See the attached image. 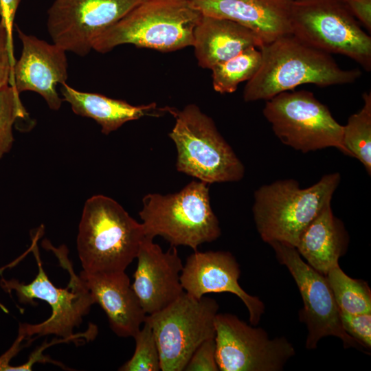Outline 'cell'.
Returning <instances> with one entry per match:
<instances>
[{
	"instance_id": "obj_31",
	"label": "cell",
	"mask_w": 371,
	"mask_h": 371,
	"mask_svg": "<svg viewBox=\"0 0 371 371\" xmlns=\"http://www.w3.org/2000/svg\"><path fill=\"white\" fill-rule=\"evenodd\" d=\"M20 1L21 0H0L1 20L5 22L11 33Z\"/></svg>"
},
{
	"instance_id": "obj_30",
	"label": "cell",
	"mask_w": 371,
	"mask_h": 371,
	"mask_svg": "<svg viewBox=\"0 0 371 371\" xmlns=\"http://www.w3.org/2000/svg\"><path fill=\"white\" fill-rule=\"evenodd\" d=\"M355 19L371 31V0H345Z\"/></svg>"
},
{
	"instance_id": "obj_1",
	"label": "cell",
	"mask_w": 371,
	"mask_h": 371,
	"mask_svg": "<svg viewBox=\"0 0 371 371\" xmlns=\"http://www.w3.org/2000/svg\"><path fill=\"white\" fill-rule=\"evenodd\" d=\"M260 68L247 81L245 102L268 100L304 84L318 87L352 83L361 75L358 69L341 68L330 54L316 49L291 34L262 44Z\"/></svg>"
},
{
	"instance_id": "obj_2",
	"label": "cell",
	"mask_w": 371,
	"mask_h": 371,
	"mask_svg": "<svg viewBox=\"0 0 371 371\" xmlns=\"http://www.w3.org/2000/svg\"><path fill=\"white\" fill-rule=\"evenodd\" d=\"M142 223L114 199L102 194L88 199L78 227L77 249L83 271H125L145 238Z\"/></svg>"
},
{
	"instance_id": "obj_13",
	"label": "cell",
	"mask_w": 371,
	"mask_h": 371,
	"mask_svg": "<svg viewBox=\"0 0 371 371\" xmlns=\"http://www.w3.org/2000/svg\"><path fill=\"white\" fill-rule=\"evenodd\" d=\"M144 0H54L47 10L52 42L80 56L93 41Z\"/></svg>"
},
{
	"instance_id": "obj_7",
	"label": "cell",
	"mask_w": 371,
	"mask_h": 371,
	"mask_svg": "<svg viewBox=\"0 0 371 371\" xmlns=\"http://www.w3.org/2000/svg\"><path fill=\"white\" fill-rule=\"evenodd\" d=\"M36 235L31 247L38 269L36 278L29 284L20 282L16 279L6 280L2 278L0 286L9 293L14 291L20 303L34 304V299H38L47 302L51 306V316L42 323L19 324V335L23 340L29 341L33 336L37 337L54 335L67 341H74L77 336L74 335L73 330L81 324L82 317L89 312L91 306L95 303L94 300L80 277L74 272L65 247L56 248L45 240L44 247L54 252L70 275L69 283L66 289L58 288L52 283L43 267Z\"/></svg>"
},
{
	"instance_id": "obj_17",
	"label": "cell",
	"mask_w": 371,
	"mask_h": 371,
	"mask_svg": "<svg viewBox=\"0 0 371 371\" xmlns=\"http://www.w3.org/2000/svg\"><path fill=\"white\" fill-rule=\"evenodd\" d=\"M202 14L236 22L268 43L291 34L293 0H190Z\"/></svg>"
},
{
	"instance_id": "obj_5",
	"label": "cell",
	"mask_w": 371,
	"mask_h": 371,
	"mask_svg": "<svg viewBox=\"0 0 371 371\" xmlns=\"http://www.w3.org/2000/svg\"><path fill=\"white\" fill-rule=\"evenodd\" d=\"M142 204L139 215L146 237L159 236L172 247L183 245L196 251L200 245L221 236L206 183L192 181L174 194H148Z\"/></svg>"
},
{
	"instance_id": "obj_10",
	"label": "cell",
	"mask_w": 371,
	"mask_h": 371,
	"mask_svg": "<svg viewBox=\"0 0 371 371\" xmlns=\"http://www.w3.org/2000/svg\"><path fill=\"white\" fill-rule=\"evenodd\" d=\"M262 113L286 146L304 153L329 147L344 153L343 125L311 91L280 93L266 101Z\"/></svg>"
},
{
	"instance_id": "obj_14",
	"label": "cell",
	"mask_w": 371,
	"mask_h": 371,
	"mask_svg": "<svg viewBox=\"0 0 371 371\" xmlns=\"http://www.w3.org/2000/svg\"><path fill=\"white\" fill-rule=\"evenodd\" d=\"M240 276L239 265L230 252L196 250L187 258L180 281L184 291L196 298L211 293L236 295L247 308L251 325L256 326L265 312V304L242 289Z\"/></svg>"
},
{
	"instance_id": "obj_11",
	"label": "cell",
	"mask_w": 371,
	"mask_h": 371,
	"mask_svg": "<svg viewBox=\"0 0 371 371\" xmlns=\"http://www.w3.org/2000/svg\"><path fill=\"white\" fill-rule=\"evenodd\" d=\"M216 360L221 371H280L295 355L284 337L269 339L236 315L217 313L214 319Z\"/></svg>"
},
{
	"instance_id": "obj_9",
	"label": "cell",
	"mask_w": 371,
	"mask_h": 371,
	"mask_svg": "<svg viewBox=\"0 0 371 371\" xmlns=\"http://www.w3.org/2000/svg\"><path fill=\"white\" fill-rule=\"evenodd\" d=\"M217 302L184 293L164 309L147 315L157 342L161 370L183 371L194 350L214 338Z\"/></svg>"
},
{
	"instance_id": "obj_27",
	"label": "cell",
	"mask_w": 371,
	"mask_h": 371,
	"mask_svg": "<svg viewBox=\"0 0 371 371\" xmlns=\"http://www.w3.org/2000/svg\"><path fill=\"white\" fill-rule=\"evenodd\" d=\"M344 330L363 348L371 347V313L349 314L339 311Z\"/></svg>"
},
{
	"instance_id": "obj_12",
	"label": "cell",
	"mask_w": 371,
	"mask_h": 371,
	"mask_svg": "<svg viewBox=\"0 0 371 371\" xmlns=\"http://www.w3.org/2000/svg\"><path fill=\"white\" fill-rule=\"evenodd\" d=\"M281 265L293 278L303 301L300 319L307 328L306 347L315 349L327 336L341 339L345 348H363L343 328L339 309L326 276L304 262L296 248L280 242L269 243Z\"/></svg>"
},
{
	"instance_id": "obj_25",
	"label": "cell",
	"mask_w": 371,
	"mask_h": 371,
	"mask_svg": "<svg viewBox=\"0 0 371 371\" xmlns=\"http://www.w3.org/2000/svg\"><path fill=\"white\" fill-rule=\"evenodd\" d=\"M135 349L132 357L118 370L120 371H159V353L153 329L147 321L133 337Z\"/></svg>"
},
{
	"instance_id": "obj_23",
	"label": "cell",
	"mask_w": 371,
	"mask_h": 371,
	"mask_svg": "<svg viewBox=\"0 0 371 371\" xmlns=\"http://www.w3.org/2000/svg\"><path fill=\"white\" fill-rule=\"evenodd\" d=\"M262 61L260 49L250 47L233 58L214 66L212 85L220 93L234 92L238 85L252 78L258 71Z\"/></svg>"
},
{
	"instance_id": "obj_6",
	"label": "cell",
	"mask_w": 371,
	"mask_h": 371,
	"mask_svg": "<svg viewBox=\"0 0 371 371\" xmlns=\"http://www.w3.org/2000/svg\"><path fill=\"white\" fill-rule=\"evenodd\" d=\"M175 119L168 136L175 143L178 171L207 184L238 181L245 167L214 120L194 104L181 110L164 108Z\"/></svg>"
},
{
	"instance_id": "obj_16",
	"label": "cell",
	"mask_w": 371,
	"mask_h": 371,
	"mask_svg": "<svg viewBox=\"0 0 371 371\" xmlns=\"http://www.w3.org/2000/svg\"><path fill=\"white\" fill-rule=\"evenodd\" d=\"M136 258L131 285L146 315L164 309L184 293L180 281L183 265L176 247L164 251L145 237Z\"/></svg>"
},
{
	"instance_id": "obj_24",
	"label": "cell",
	"mask_w": 371,
	"mask_h": 371,
	"mask_svg": "<svg viewBox=\"0 0 371 371\" xmlns=\"http://www.w3.org/2000/svg\"><path fill=\"white\" fill-rule=\"evenodd\" d=\"M326 277L340 311L371 313V290L366 282L349 277L339 265L332 267Z\"/></svg>"
},
{
	"instance_id": "obj_28",
	"label": "cell",
	"mask_w": 371,
	"mask_h": 371,
	"mask_svg": "<svg viewBox=\"0 0 371 371\" xmlns=\"http://www.w3.org/2000/svg\"><path fill=\"white\" fill-rule=\"evenodd\" d=\"M12 33L4 21L0 20V90L12 85V70L15 63Z\"/></svg>"
},
{
	"instance_id": "obj_18",
	"label": "cell",
	"mask_w": 371,
	"mask_h": 371,
	"mask_svg": "<svg viewBox=\"0 0 371 371\" xmlns=\"http://www.w3.org/2000/svg\"><path fill=\"white\" fill-rule=\"evenodd\" d=\"M79 277L106 313L111 330L119 337H133L147 315L125 271L91 273L82 270Z\"/></svg>"
},
{
	"instance_id": "obj_21",
	"label": "cell",
	"mask_w": 371,
	"mask_h": 371,
	"mask_svg": "<svg viewBox=\"0 0 371 371\" xmlns=\"http://www.w3.org/2000/svg\"><path fill=\"white\" fill-rule=\"evenodd\" d=\"M60 92L63 100L70 104L76 114L94 120L104 135L116 131L127 122L153 115V111L159 109L155 102L134 106L104 95L78 91L66 82L61 85Z\"/></svg>"
},
{
	"instance_id": "obj_8",
	"label": "cell",
	"mask_w": 371,
	"mask_h": 371,
	"mask_svg": "<svg viewBox=\"0 0 371 371\" xmlns=\"http://www.w3.org/2000/svg\"><path fill=\"white\" fill-rule=\"evenodd\" d=\"M291 34L328 54L347 56L371 69V38L361 27L345 0H293Z\"/></svg>"
},
{
	"instance_id": "obj_4",
	"label": "cell",
	"mask_w": 371,
	"mask_h": 371,
	"mask_svg": "<svg viewBox=\"0 0 371 371\" xmlns=\"http://www.w3.org/2000/svg\"><path fill=\"white\" fill-rule=\"evenodd\" d=\"M340 181V174L334 172L306 188H301L294 179L260 186L254 192L252 212L262 240L295 247L305 228L330 204Z\"/></svg>"
},
{
	"instance_id": "obj_19",
	"label": "cell",
	"mask_w": 371,
	"mask_h": 371,
	"mask_svg": "<svg viewBox=\"0 0 371 371\" xmlns=\"http://www.w3.org/2000/svg\"><path fill=\"white\" fill-rule=\"evenodd\" d=\"M263 44L249 28L230 20L202 14L194 30V54L200 67L211 69L243 50Z\"/></svg>"
},
{
	"instance_id": "obj_3",
	"label": "cell",
	"mask_w": 371,
	"mask_h": 371,
	"mask_svg": "<svg viewBox=\"0 0 371 371\" xmlns=\"http://www.w3.org/2000/svg\"><path fill=\"white\" fill-rule=\"evenodd\" d=\"M201 16L190 0H144L100 34L92 49L104 54L132 44L169 52L192 46Z\"/></svg>"
},
{
	"instance_id": "obj_22",
	"label": "cell",
	"mask_w": 371,
	"mask_h": 371,
	"mask_svg": "<svg viewBox=\"0 0 371 371\" xmlns=\"http://www.w3.org/2000/svg\"><path fill=\"white\" fill-rule=\"evenodd\" d=\"M361 110L351 115L343 126L344 153L357 159L371 175V94L365 92Z\"/></svg>"
},
{
	"instance_id": "obj_29",
	"label": "cell",
	"mask_w": 371,
	"mask_h": 371,
	"mask_svg": "<svg viewBox=\"0 0 371 371\" xmlns=\"http://www.w3.org/2000/svg\"><path fill=\"white\" fill-rule=\"evenodd\" d=\"M184 370H219L216 360V344L214 338L207 339L200 344L192 355Z\"/></svg>"
},
{
	"instance_id": "obj_15",
	"label": "cell",
	"mask_w": 371,
	"mask_h": 371,
	"mask_svg": "<svg viewBox=\"0 0 371 371\" xmlns=\"http://www.w3.org/2000/svg\"><path fill=\"white\" fill-rule=\"evenodd\" d=\"M23 48L12 70L13 86L21 93L33 91L41 95L49 109L58 110L63 102L56 85L66 82L68 63L66 51L35 36L24 33L16 26Z\"/></svg>"
},
{
	"instance_id": "obj_26",
	"label": "cell",
	"mask_w": 371,
	"mask_h": 371,
	"mask_svg": "<svg viewBox=\"0 0 371 371\" xmlns=\"http://www.w3.org/2000/svg\"><path fill=\"white\" fill-rule=\"evenodd\" d=\"M19 94L13 85L0 90V159L12 146V128L15 121L27 115Z\"/></svg>"
},
{
	"instance_id": "obj_20",
	"label": "cell",
	"mask_w": 371,
	"mask_h": 371,
	"mask_svg": "<svg viewBox=\"0 0 371 371\" xmlns=\"http://www.w3.org/2000/svg\"><path fill=\"white\" fill-rule=\"evenodd\" d=\"M348 234L341 220L326 205L301 234L296 249L308 265L326 276L339 265V258L347 249Z\"/></svg>"
}]
</instances>
